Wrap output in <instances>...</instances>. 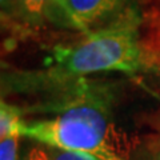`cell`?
Wrapping results in <instances>:
<instances>
[{
  "label": "cell",
  "instance_id": "5",
  "mask_svg": "<svg viewBox=\"0 0 160 160\" xmlns=\"http://www.w3.org/2000/svg\"><path fill=\"white\" fill-rule=\"evenodd\" d=\"M52 0H12L11 8L26 18L28 22L40 23L46 19V11Z\"/></svg>",
  "mask_w": 160,
  "mask_h": 160
},
{
  "label": "cell",
  "instance_id": "2",
  "mask_svg": "<svg viewBox=\"0 0 160 160\" xmlns=\"http://www.w3.org/2000/svg\"><path fill=\"white\" fill-rule=\"evenodd\" d=\"M59 92L62 96L42 109L48 116L24 122L23 136L96 160H128V148L112 123L106 86L83 80Z\"/></svg>",
  "mask_w": 160,
  "mask_h": 160
},
{
  "label": "cell",
  "instance_id": "1",
  "mask_svg": "<svg viewBox=\"0 0 160 160\" xmlns=\"http://www.w3.org/2000/svg\"><path fill=\"white\" fill-rule=\"evenodd\" d=\"M140 27L142 15L129 6L106 26L55 47L40 71L4 72L3 91H62L93 73L148 71L152 64Z\"/></svg>",
  "mask_w": 160,
  "mask_h": 160
},
{
  "label": "cell",
  "instance_id": "8",
  "mask_svg": "<svg viewBox=\"0 0 160 160\" xmlns=\"http://www.w3.org/2000/svg\"><path fill=\"white\" fill-rule=\"evenodd\" d=\"M22 160H52V156L48 147L33 146L23 155Z\"/></svg>",
  "mask_w": 160,
  "mask_h": 160
},
{
  "label": "cell",
  "instance_id": "3",
  "mask_svg": "<svg viewBox=\"0 0 160 160\" xmlns=\"http://www.w3.org/2000/svg\"><path fill=\"white\" fill-rule=\"evenodd\" d=\"M128 7V0H52L46 20L58 27L88 33L112 22Z\"/></svg>",
  "mask_w": 160,
  "mask_h": 160
},
{
  "label": "cell",
  "instance_id": "10",
  "mask_svg": "<svg viewBox=\"0 0 160 160\" xmlns=\"http://www.w3.org/2000/svg\"><path fill=\"white\" fill-rule=\"evenodd\" d=\"M11 4H12V0H2V7H3V11L4 9H8L11 8Z\"/></svg>",
  "mask_w": 160,
  "mask_h": 160
},
{
  "label": "cell",
  "instance_id": "11",
  "mask_svg": "<svg viewBox=\"0 0 160 160\" xmlns=\"http://www.w3.org/2000/svg\"><path fill=\"white\" fill-rule=\"evenodd\" d=\"M153 160H160V152H159V153H158V156H156V158H155V159H153Z\"/></svg>",
  "mask_w": 160,
  "mask_h": 160
},
{
  "label": "cell",
  "instance_id": "9",
  "mask_svg": "<svg viewBox=\"0 0 160 160\" xmlns=\"http://www.w3.org/2000/svg\"><path fill=\"white\" fill-rule=\"evenodd\" d=\"M146 46L148 48V53H149V58H151L152 66L153 67L160 66V33L156 36V39L152 36L151 39L146 40Z\"/></svg>",
  "mask_w": 160,
  "mask_h": 160
},
{
  "label": "cell",
  "instance_id": "4",
  "mask_svg": "<svg viewBox=\"0 0 160 160\" xmlns=\"http://www.w3.org/2000/svg\"><path fill=\"white\" fill-rule=\"evenodd\" d=\"M26 115L24 108L18 107L16 104H9L2 99L0 104V138H6L9 135H22V129L26 120L23 116Z\"/></svg>",
  "mask_w": 160,
  "mask_h": 160
},
{
  "label": "cell",
  "instance_id": "6",
  "mask_svg": "<svg viewBox=\"0 0 160 160\" xmlns=\"http://www.w3.org/2000/svg\"><path fill=\"white\" fill-rule=\"evenodd\" d=\"M22 135H9L0 138V160H19V142Z\"/></svg>",
  "mask_w": 160,
  "mask_h": 160
},
{
  "label": "cell",
  "instance_id": "7",
  "mask_svg": "<svg viewBox=\"0 0 160 160\" xmlns=\"http://www.w3.org/2000/svg\"><path fill=\"white\" fill-rule=\"evenodd\" d=\"M49 151H51L52 160H96L92 156H88V155L63 151V149H58V148H49Z\"/></svg>",
  "mask_w": 160,
  "mask_h": 160
}]
</instances>
